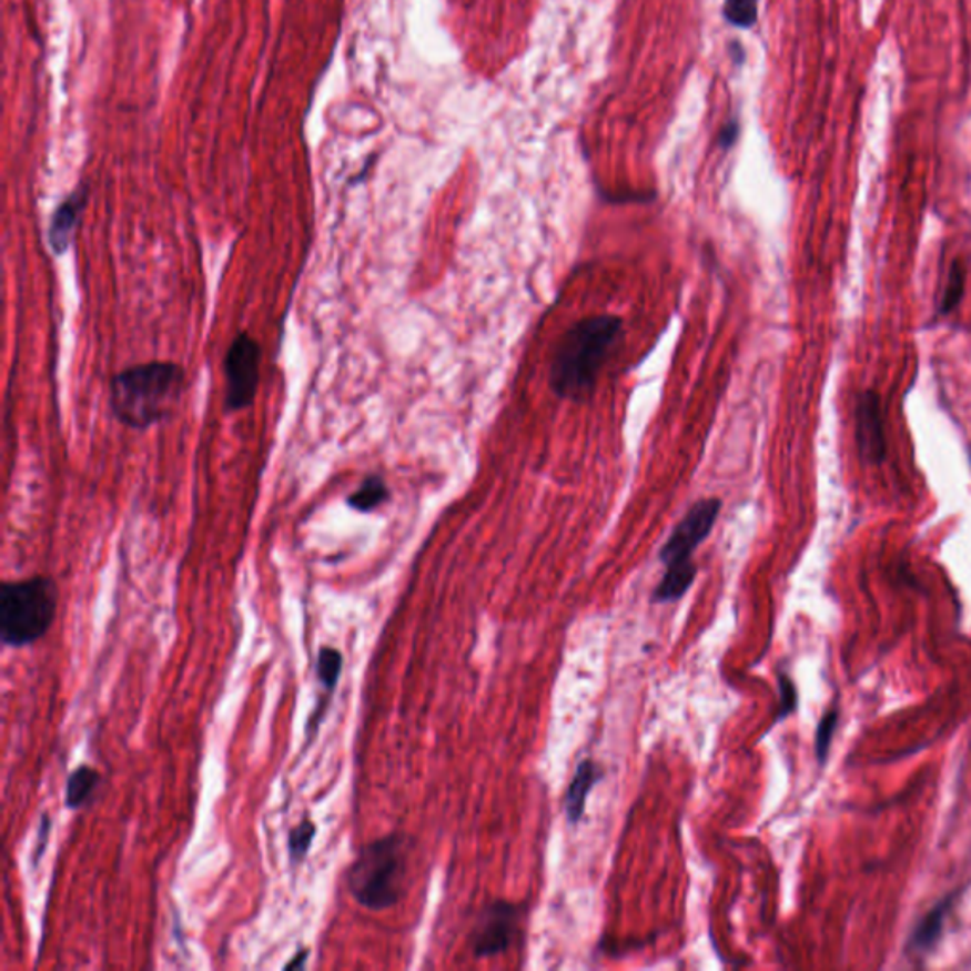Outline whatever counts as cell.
Returning <instances> with one entry per match:
<instances>
[{
	"mask_svg": "<svg viewBox=\"0 0 971 971\" xmlns=\"http://www.w3.org/2000/svg\"><path fill=\"white\" fill-rule=\"evenodd\" d=\"M623 333V320L611 313L577 321L562 336L550 365V387L562 398L583 401L593 393L600 371Z\"/></svg>",
	"mask_w": 971,
	"mask_h": 971,
	"instance_id": "cell-1",
	"label": "cell"
},
{
	"mask_svg": "<svg viewBox=\"0 0 971 971\" xmlns=\"http://www.w3.org/2000/svg\"><path fill=\"white\" fill-rule=\"evenodd\" d=\"M186 372L170 361H151L118 372L109 387V405L120 424L144 431L175 412Z\"/></svg>",
	"mask_w": 971,
	"mask_h": 971,
	"instance_id": "cell-2",
	"label": "cell"
},
{
	"mask_svg": "<svg viewBox=\"0 0 971 971\" xmlns=\"http://www.w3.org/2000/svg\"><path fill=\"white\" fill-rule=\"evenodd\" d=\"M411 839L387 835L361 848L347 869V890L358 906L368 911H385L397 906L405 890Z\"/></svg>",
	"mask_w": 971,
	"mask_h": 971,
	"instance_id": "cell-3",
	"label": "cell"
},
{
	"mask_svg": "<svg viewBox=\"0 0 971 971\" xmlns=\"http://www.w3.org/2000/svg\"><path fill=\"white\" fill-rule=\"evenodd\" d=\"M59 590L47 575L7 580L0 587V638L7 647L37 644L52 628Z\"/></svg>",
	"mask_w": 971,
	"mask_h": 971,
	"instance_id": "cell-4",
	"label": "cell"
},
{
	"mask_svg": "<svg viewBox=\"0 0 971 971\" xmlns=\"http://www.w3.org/2000/svg\"><path fill=\"white\" fill-rule=\"evenodd\" d=\"M719 513L721 502L717 497H706L695 503L679 524H676L665 547L660 548L659 558L666 566V574L653 593L655 604L681 600L691 588L697 577L692 555L711 534Z\"/></svg>",
	"mask_w": 971,
	"mask_h": 971,
	"instance_id": "cell-5",
	"label": "cell"
},
{
	"mask_svg": "<svg viewBox=\"0 0 971 971\" xmlns=\"http://www.w3.org/2000/svg\"><path fill=\"white\" fill-rule=\"evenodd\" d=\"M261 344L249 333H240L232 340L226 357V411H245L253 405L261 380Z\"/></svg>",
	"mask_w": 971,
	"mask_h": 971,
	"instance_id": "cell-6",
	"label": "cell"
},
{
	"mask_svg": "<svg viewBox=\"0 0 971 971\" xmlns=\"http://www.w3.org/2000/svg\"><path fill=\"white\" fill-rule=\"evenodd\" d=\"M522 909L509 901H494L478 914L471 947L476 959L497 957L509 949L520 928Z\"/></svg>",
	"mask_w": 971,
	"mask_h": 971,
	"instance_id": "cell-7",
	"label": "cell"
},
{
	"mask_svg": "<svg viewBox=\"0 0 971 971\" xmlns=\"http://www.w3.org/2000/svg\"><path fill=\"white\" fill-rule=\"evenodd\" d=\"M856 438L860 444L861 456L866 457L869 463H880L887 456L884 419H882L880 398L877 397V393L866 392L858 401Z\"/></svg>",
	"mask_w": 971,
	"mask_h": 971,
	"instance_id": "cell-8",
	"label": "cell"
},
{
	"mask_svg": "<svg viewBox=\"0 0 971 971\" xmlns=\"http://www.w3.org/2000/svg\"><path fill=\"white\" fill-rule=\"evenodd\" d=\"M84 205L85 190L79 189L74 190L71 196L65 198L55 209L50 229H48V242H50V247L55 255H65L67 251L71 249Z\"/></svg>",
	"mask_w": 971,
	"mask_h": 971,
	"instance_id": "cell-9",
	"label": "cell"
},
{
	"mask_svg": "<svg viewBox=\"0 0 971 971\" xmlns=\"http://www.w3.org/2000/svg\"><path fill=\"white\" fill-rule=\"evenodd\" d=\"M601 780V769L598 765L585 759L575 770L574 780L567 788L566 815L572 823H579L587 809V799L594 786Z\"/></svg>",
	"mask_w": 971,
	"mask_h": 971,
	"instance_id": "cell-10",
	"label": "cell"
},
{
	"mask_svg": "<svg viewBox=\"0 0 971 971\" xmlns=\"http://www.w3.org/2000/svg\"><path fill=\"white\" fill-rule=\"evenodd\" d=\"M952 901H954L952 896L941 901L917 924L913 935L909 939V945L914 952L932 951L933 947L938 945L939 938L943 933L947 914L951 911Z\"/></svg>",
	"mask_w": 971,
	"mask_h": 971,
	"instance_id": "cell-11",
	"label": "cell"
},
{
	"mask_svg": "<svg viewBox=\"0 0 971 971\" xmlns=\"http://www.w3.org/2000/svg\"><path fill=\"white\" fill-rule=\"evenodd\" d=\"M101 786V775L98 770L82 765L79 769L72 770L67 778L65 805L67 809L79 810L85 807L93 793Z\"/></svg>",
	"mask_w": 971,
	"mask_h": 971,
	"instance_id": "cell-12",
	"label": "cell"
},
{
	"mask_svg": "<svg viewBox=\"0 0 971 971\" xmlns=\"http://www.w3.org/2000/svg\"><path fill=\"white\" fill-rule=\"evenodd\" d=\"M392 492L384 478L378 475L366 476L363 483L358 484V488L353 492L352 496L347 497V505L357 513H374L382 505L390 502Z\"/></svg>",
	"mask_w": 971,
	"mask_h": 971,
	"instance_id": "cell-13",
	"label": "cell"
},
{
	"mask_svg": "<svg viewBox=\"0 0 971 971\" xmlns=\"http://www.w3.org/2000/svg\"><path fill=\"white\" fill-rule=\"evenodd\" d=\"M342 666H344V657L338 649L334 647H323L317 655V679L321 687L325 689L326 695H333L338 687L340 676H342Z\"/></svg>",
	"mask_w": 971,
	"mask_h": 971,
	"instance_id": "cell-14",
	"label": "cell"
},
{
	"mask_svg": "<svg viewBox=\"0 0 971 971\" xmlns=\"http://www.w3.org/2000/svg\"><path fill=\"white\" fill-rule=\"evenodd\" d=\"M315 835H317V826L312 820H302L296 828L291 829L287 847L289 858H291L294 866H299V863L306 860L307 852H310V848H312L313 841H315Z\"/></svg>",
	"mask_w": 971,
	"mask_h": 971,
	"instance_id": "cell-15",
	"label": "cell"
},
{
	"mask_svg": "<svg viewBox=\"0 0 971 971\" xmlns=\"http://www.w3.org/2000/svg\"><path fill=\"white\" fill-rule=\"evenodd\" d=\"M837 724H839V710L833 708V710H829L826 716L821 717L818 730H816V757H818V761L821 765L826 763V759H828Z\"/></svg>",
	"mask_w": 971,
	"mask_h": 971,
	"instance_id": "cell-16",
	"label": "cell"
},
{
	"mask_svg": "<svg viewBox=\"0 0 971 971\" xmlns=\"http://www.w3.org/2000/svg\"><path fill=\"white\" fill-rule=\"evenodd\" d=\"M964 266H962V262H954L951 267V274H949V281H947L945 294H943V304H941V312L951 313L952 307L959 306L960 301H962V294H964Z\"/></svg>",
	"mask_w": 971,
	"mask_h": 971,
	"instance_id": "cell-17",
	"label": "cell"
},
{
	"mask_svg": "<svg viewBox=\"0 0 971 971\" xmlns=\"http://www.w3.org/2000/svg\"><path fill=\"white\" fill-rule=\"evenodd\" d=\"M725 16L735 26L750 27L756 21L757 0H727Z\"/></svg>",
	"mask_w": 971,
	"mask_h": 971,
	"instance_id": "cell-18",
	"label": "cell"
},
{
	"mask_svg": "<svg viewBox=\"0 0 971 971\" xmlns=\"http://www.w3.org/2000/svg\"><path fill=\"white\" fill-rule=\"evenodd\" d=\"M780 710H778V716H776V721H782L786 717L791 716L797 708V689L793 681L786 674H780Z\"/></svg>",
	"mask_w": 971,
	"mask_h": 971,
	"instance_id": "cell-19",
	"label": "cell"
},
{
	"mask_svg": "<svg viewBox=\"0 0 971 971\" xmlns=\"http://www.w3.org/2000/svg\"><path fill=\"white\" fill-rule=\"evenodd\" d=\"M48 833H50V820L44 816V818H42V823H40L39 844L34 848V866L39 863L40 856L44 854V848H47L44 844L48 842Z\"/></svg>",
	"mask_w": 971,
	"mask_h": 971,
	"instance_id": "cell-20",
	"label": "cell"
},
{
	"mask_svg": "<svg viewBox=\"0 0 971 971\" xmlns=\"http://www.w3.org/2000/svg\"><path fill=\"white\" fill-rule=\"evenodd\" d=\"M307 954H310V951H307V949L296 952V957H294V959L291 960L289 964H285V970H301V968H304L307 962Z\"/></svg>",
	"mask_w": 971,
	"mask_h": 971,
	"instance_id": "cell-21",
	"label": "cell"
}]
</instances>
